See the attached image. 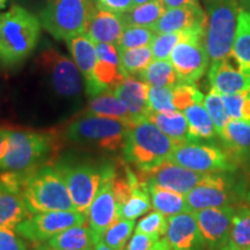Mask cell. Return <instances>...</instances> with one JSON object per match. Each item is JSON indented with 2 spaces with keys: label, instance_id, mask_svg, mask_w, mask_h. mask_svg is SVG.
<instances>
[{
  "label": "cell",
  "instance_id": "12",
  "mask_svg": "<svg viewBox=\"0 0 250 250\" xmlns=\"http://www.w3.org/2000/svg\"><path fill=\"white\" fill-rule=\"evenodd\" d=\"M87 220V215L76 210L41 212L30 214L14 230L28 241L41 245L67 228L85 225Z\"/></svg>",
  "mask_w": 250,
  "mask_h": 250
},
{
  "label": "cell",
  "instance_id": "24",
  "mask_svg": "<svg viewBox=\"0 0 250 250\" xmlns=\"http://www.w3.org/2000/svg\"><path fill=\"white\" fill-rule=\"evenodd\" d=\"M100 237L87 225H77L58 233L57 235L46 241L51 248L65 250H85L95 247L100 241Z\"/></svg>",
  "mask_w": 250,
  "mask_h": 250
},
{
  "label": "cell",
  "instance_id": "11",
  "mask_svg": "<svg viewBox=\"0 0 250 250\" xmlns=\"http://www.w3.org/2000/svg\"><path fill=\"white\" fill-rule=\"evenodd\" d=\"M169 161L199 173H228L236 169L235 162L213 144H181L171 153Z\"/></svg>",
  "mask_w": 250,
  "mask_h": 250
},
{
  "label": "cell",
  "instance_id": "28",
  "mask_svg": "<svg viewBox=\"0 0 250 250\" xmlns=\"http://www.w3.org/2000/svg\"><path fill=\"white\" fill-rule=\"evenodd\" d=\"M148 120L165 134L174 140L177 145L189 142L188 137V120L183 111L173 110L167 112H151Z\"/></svg>",
  "mask_w": 250,
  "mask_h": 250
},
{
  "label": "cell",
  "instance_id": "52",
  "mask_svg": "<svg viewBox=\"0 0 250 250\" xmlns=\"http://www.w3.org/2000/svg\"><path fill=\"white\" fill-rule=\"evenodd\" d=\"M94 250H116V249L110 248V247L105 245L102 240H100V241L95 245V247H94Z\"/></svg>",
  "mask_w": 250,
  "mask_h": 250
},
{
  "label": "cell",
  "instance_id": "53",
  "mask_svg": "<svg viewBox=\"0 0 250 250\" xmlns=\"http://www.w3.org/2000/svg\"><path fill=\"white\" fill-rule=\"evenodd\" d=\"M241 164H242L243 167H245L247 173L250 174V152L248 153V154H247L246 158L243 159V161L241 162Z\"/></svg>",
  "mask_w": 250,
  "mask_h": 250
},
{
  "label": "cell",
  "instance_id": "18",
  "mask_svg": "<svg viewBox=\"0 0 250 250\" xmlns=\"http://www.w3.org/2000/svg\"><path fill=\"white\" fill-rule=\"evenodd\" d=\"M230 56L223 61L212 62L208 70L211 87L220 94L250 92V76L243 73L237 65L230 64Z\"/></svg>",
  "mask_w": 250,
  "mask_h": 250
},
{
  "label": "cell",
  "instance_id": "22",
  "mask_svg": "<svg viewBox=\"0 0 250 250\" xmlns=\"http://www.w3.org/2000/svg\"><path fill=\"white\" fill-rule=\"evenodd\" d=\"M65 42L70 50L73 62H76L77 67L79 68L85 79L86 94L89 98L94 88V68L98 62L95 43L87 34H79Z\"/></svg>",
  "mask_w": 250,
  "mask_h": 250
},
{
  "label": "cell",
  "instance_id": "55",
  "mask_svg": "<svg viewBox=\"0 0 250 250\" xmlns=\"http://www.w3.org/2000/svg\"><path fill=\"white\" fill-rule=\"evenodd\" d=\"M151 1V0H133V6H138V5H142V4H145V2H148ZM132 6V7H133Z\"/></svg>",
  "mask_w": 250,
  "mask_h": 250
},
{
  "label": "cell",
  "instance_id": "46",
  "mask_svg": "<svg viewBox=\"0 0 250 250\" xmlns=\"http://www.w3.org/2000/svg\"><path fill=\"white\" fill-rule=\"evenodd\" d=\"M98 7L114 13H126L133 6V0H94Z\"/></svg>",
  "mask_w": 250,
  "mask_h": 250
},
{
  "label": "cell",
  "instance_id": "29",
  "mask_svg": "<svg viewBox=\"0 0 250 250\" xmlns=\"http://www.w3.org/2000/svg\"><path fill=\"white\" fill-rule=\"evenodd\" d=\"M232 57L243 73L250 76V12L241 9L237 17Z\"/></svg>",
  "mask_w": 250,
  "mask_h": 250
},
{
  "label": "cell",
  "instance_id": "63",
  "mask_svg": "<svg viewBox=\"0 0 250 250\" xmlns=\"http://www.w3.org/2000/svg\"><path fill=\"white\" fill-rule=\"evenodd\" d=\"M248 250H250V249H248Z\"/></svg>",
  "mask_w": 250,
  "mask_h": 250
},
{
  "label": "cell",
  "instance_id": "6",
  "mask_svg": "<svg viewBox=\"0 0 250 250\" xmlns=\"http://www.w3.org/2000/svg\"><path fill=\"white\" fill-rule=\"evenodd\" d=\"M131 125L111 117L81 115L71 122L65 130V137L70 143L99 148L100 151L117 152L123 148L125 137Z\"/></svg>",
  "mask_w": 250,
  "mask_h": 250
},
{
  "label": "cell",
  "instance_id": "51",
  "mask_svg": "<svg viewBox=\"0 0 250 250\" xmlns=\"http://www.w3.org/2000/svg\"><path fill=\"white\" fill-rule=\"evenodd\" d=\"M151 250H171V247L169 245V242H168L167 237L164 236L155 242V245L153 246V248Z\"/></svg>",
  "mask_w": 250,
  "mask_h": 250
},
{
  "label": "cell",
  "instance_id": "13",
  "mask_svg": "<svg viewBox=\"0 0 250 250\" xmlns=\"http://www.w3.org/2000/svg\"><path fill=\"white\" fill-rule=\"evenodd\" d=\"M211 173H199L169 160L147 171H138L140 181L147 186H158L187 195L190 190L203 182Z\"/></svg>",
  "mask_w": 250,
  "mask_h": 250
},
{
  "label": "cell",
  "instance_id": "41",
  "mask_svg": "<svg viewBox=\"0 0 250 250\" xmlns=\"http://www.w3.org/2000/svg\"><path fill=\"white\" fill-rule=\"evenodd\" d=\"M168 228V219L161 212L154 210L151 213L145 215L142 220L137 224L136 232L147 234V235L161 239L166 236Z\"/></svg>",
  "mask_w": 250,
  "mask_h": 250
},
{
  "label": "cell",
  "instance_id": "62",
  "mask_svg": "<svg viewBox=\"0 0 250 250\" xmlns=\"http://www.w3.org/2000/svg\"><path fill=\"white\" fill-rule=\"evenodd\" d=\"M249 6H250V5H249ZM249 6H248V7H249ZM248 7H247V8H248Z\"/></svg>",
  "mask_w": 250,
  "mask_h": 250
},
{
  "label": "cell",
  "instance_id": "21",
  "mask_svg": "<svg viewBox=\"0 0 250 250\" xmlns=\"http://www.w3.org/2000/svg\"><path fill=\"white\" fill-rule=\"evenodd\" d=\"M125 21L123 15L105 11L94 6L89 17L86 33L94 43H114L117 44L123 34Z\"/></svg>",
  "mask_w": 250,
  "mask_h": 250
},
{
  "label": "cell",
  "instance_id": "3",
  "mask_svg": "<svg viewBox=\"0 0 250 250\" xmlns=\"http://www.w3.org/2000/svg\"><path fill=\"white\" fill-rule=\"evenodd\" d=\"M31 214L74 210L62 170L58 165H44L27 177L21 191Z\"/></svg>",
  "mask_w": 250,
  "mask_h": 250
},
{
  "label": "cell",
  "instance_id": "43",
  "mask_svg": "<svg viewBox=\"0 0 250 250\" xmlns=\"http://www.w3.org/2000/svg\"><path fill=\"white\" fill-rule=\"evenodd\" d=\"M0 250H28V245L14 229L0 228Z\"/></svg>",
  "mask_w": 250,
  "mask_h": 250
},
{
  "label": "cell",
  "instance_id": "17",
  "mask_svg": "<svg viewBox=\"0 0 250 250\" xmlns=\"http://www.w3.org/2000/svg\"><path fill=\"white\" fill-rule=\"evenodd\" d=\"M171 250H205L206 245L195 215L191 212L168 218L166 233Z\"/></svg>",
  "mask_w": 250,
  "mask_h": 250
},
{
  "label": "cell",
  "instance_id": "30",
  "mask_svg": "<svg viewBox=\"0 0 250 250\" xmlns=\"http://www.w3.org/2000/svg\"><path fill=\"white\" fill-rule=\"evenodd\" d=\"M147 187L149 189V195H151L152 208L154 210L161 212L168 218L183 213V212H189L186 195L158 186Z\"/></svg>",
  "mask_w": 250,
  "mask_h": 250
},
{
  "label": "cell",
  "instance_id": "47",
  "mask_svg": "<svg viewBox=\"0 0 250 250\" xmlns=\"http://www.w3.org/2000/svg\"><path fill=\"white\" fill-rule=\"evenodd\" d=\"M158 240L159 239L149 236L147 234L136 232L133 236H131L125 250H151Z\"/></svg>",
  "mask_w": 250,
  "mask_h": 250
},
{
  "label": "cell",
  "instance_id": "54",
  "mask_svg": "<svg viewBox=\"0 0 250 250\" xmlns=\"http://www.w3.org/2000/svg\"><path fill=\"white\" fill-rule=\"evenodd\" d=\"M34 250H65V249H56V248H51V247H49L48 245H43V243H41V245H37L36 248ZM85 250H94L93 248L90 249H85Z\"/></svg>",
  "mask_w": 250,
  "mask_h": 250
},
{
  "label": "cell",
  "instance_id": "34",
  "mask_svg": "<svg viewBox=\"0 0 250 250\" xmlns=\"http://www.w3.org/2000/svg\"><path fill=\"white\" fill-rule=\"evenodd\" d=\"M228 243L237 250L250 249V208L248 206L235 208Z\"/></svg>",
  "mask_w": 250,
  "mask_h": 250
},
{
  "label": "cell",
  "instance_id": "2",
  "mask_svg": "<svg viewBox=\"0 0 250 250\" xmlns=\"http://www.w3.org/2000/svg\"><path fill=\"white\" fill-rule=\"evenodd\" d=\"M42 23L22 6L14 4L0 14V65L13 70L22 65L39 43Z\"/></svg>",
  "mask_w": 250,
  "mask_h": 250
},
{
  "label": "cell",
  "instance_id": "39",
  "mask_svg": "<svg viewBox=\"0 0 250 250\" xmlns=\"http://www.w3.org/2000/svg\"><path fill=\"white\" fill-rule=\"evenodd\" d=\"M204 107L206 108L208 115H210V117L212 118L215 131H217V134L219 136L230 120V118L228 117L226 109H225L223 95L219 92H217L215 89L212 88L210 92H208V95L204 98Z\"/></svg>",
  "mask_w": 250,
  "mask_h": 250
},
{
  "label": "cell",
  "instance_id": "25",
  "mask_svg": "<svg viewBox=\"0 0 250 250\" xmlns=\"http://www.w3.org/2000/svg\"><path fill=\"white\" fill-rule=\"evenodd\" d=\"M83 115L117 118L132 125L129 110L125 107L124 103L115 95L114 90H105L99 95L89 98L88 104Z\"/></svg>",
  "mask_w": 250,
  "mask_h": 250
},
{
  "label": "cell",
  "instance_id": "37",
  "mask_svg": "<svg viewBox=\"0 0 250 250\" xmlns=\"http://www.w3.org/2000/svg\"><path fill=\"white\" fill-rule=\"evenodd\" d=\"M134 226V220L118 219L105 230L101 240L112 249L124 250L132 235Z\"/></svg>",
  "mask_w": 250,
  "mask_h": 250
},
{
  "label": "cell",
  "instance_id": "19",
  "mask_svg": "<svg viewBox=\"0 0 250 250\" xmlns=\"http://www.w3.org/2000/svg\"><path fill=\"white\" fill-rule=\"evenodd\" d=\"M149 86L140 79L127 77L114 89L115 95L129 110L131 124L147 120L151 110L148 108Z\"/></svg>",
  "mask_w": 250,
  "mask_h": 250
},
{
  "label": "cell",
  "instance_id": "27",
  "mask_svg": "<svg viewBox=\"0 0 250 250\" xmlns=\"http://www.w3.org/2000/svg\"><path fill=\"white\" fill-rule=\"evenodd\" d=\"M188 120V137L189 142L198 143L201 140L213 139L217 134L212 118L203 103H195L183 111Z\"/></svg>",
  "mask_w": 250,
  "mask_h": 250
},
{
  "label": "cell",
  "instance_id": "45",
  "mask_svg": "<svg viewBox=\"0 0 250 250\" xmlns=\"http://www.w3.org/2000/svg\"><path fill=\"white\" fill-rule=\"evenodd\" d=\"M96 55L100 61H105L121 65L120 51L114 43H96Z\"/></svg>",
  "mask_w": 250,
  "mask_h": 250
},
{
  "label": "cell",
  "instance_id": "9",
  "mask_svg": "<svg viewBox=\"0 0 250 250\" xmlns=\"http://www.w3.org/2000/svg\"><path fill=\"white\" fill-rule=\"evenodd\" d=\"M205 34L206 27L188 29L186 39L171 51L169 61L180 83H195L204 76L210 59L205 46Z\"/></svg>",
  "mask_w": 250,
  "mask_h": 250
},
{
  "label": "cell",
  "instance_id": "31",
  "mask_svg": "<svg viewBox=\"0 0 250 250\" xmlns=\"http://www.w3.org/2000/svg\"><path fill=\"white\" fill-rule=\"evenodd\" d=\"M151 195L147 184L140 181L125 201L118 205V219L136 220L151 210Z\"/></svg>",
  "mask_w": 250,
  "mask_h": 250
},
{
  "label": "cell",
  "instance_id": "1",
  "mask_svg": "<svg viewBox=\"0 0 250 250\" xmlns=\"http://www.w3.org/2000/svg\"><path fill=\"white\" fill-rule=\"evenodd\" d=\"M34 70L52 102L62 104L70 111L80 107L83 85L76 62L57 49L45 46L36 56Z\"/></svg>",
  "mask_w": 250,
  "mask_h": 250
},
{
  "label": "cell",
  "instance_id": "14",
  "mask_svg": "<svg viewBox=\"0 0 250 250\" xmlns=\"http://www.w3.org/2000/svg\"><path fill=\"white\" fill-rule=\"evenodd\" d=\"M230 179L224 173H211L186 195L188 211L193 213L204 208L230 205L234 199Z\"/></svg>",
  "mask_w": 250,
  "mask_h": 250
},
{
  "label": "cell",
  "instance_id": "58",
  "mask_svg": "<svg viewBox=\"0 0 250 250\" xmlns=\"http://www.w3.org/2000/svg\"><path fill=\"white\" fill-rule=\"evenodd\" d=\"M6 5V0H0V9H2Z\"/></svg>",
  "mask_w": 250,
  "mask_h": 250
},
{
  "label": "cell",
  "instance_id": "42",
  "mask_svg": "<svg viewBox=\"0 0 250 250\" xmlns=\"http://www.w3.org/2000/svg\"><path fill=\"white\" fill-rule=\"evenodd\" d=\"M148 108L151 112L176 110L173 103V88L170 87H149Z\"/></svg>",
  "mask_w": 250,
  "mask_h": 250
},
{
  "label": "cell",
  "instance_id": "59",
  "mask_svg": "<svg viewBox=\"0 0 250 250\" xmlns=\"http://www.w3.org/2000/svg\"><path fill=\"white\" fill-rule=\"evenodd\" d=\"M248 199L250 201V187H249V191H248Z\"/></svg>",
  "mask_w": 250,
  "mask_h": 250
},
{
  "label": "cell",
  "instance_id": "48",
  "mask_svg": "<svg viewBox=\"0 0 250 250\" xmlns=\"http://www.w3.org/2000/svg\"><path fill=\"white\" fill-rule=\"evenodd\" d=\"M8 133H9V129L0 126V170H1L2 160H4L6 152H7Z\"/></svg>",
  "mask_w": 250,
  "mask_h": 250
},
{
  "label": "cell",
  "instance_id": "35",
  "mask_svg": "<svg viewBox=\"0 0 250 250\" xmlns=\"http://www.w3.org/2000/svg\"><path fill=\"white\" fill-rule=\"evenodd\" d=\"M121 67L126 77L138 76L148 66L153 59L151 45L122 50L120 51Z\"/></svg>",
  "mask_w": 250,
  "mask_h": 250
},
{
  "label": "cell",
  "instance_id": "7",
  "mask_svg": "<svg viewBox=\"0 0 250 250\" xmlns=\"http://www.w3.org/2000/svg\"><path fill=\"white\" fill-rule=\"evenodd\" d=\"M94 0H46L39 19L42 28L58 41L85 34Z\"/></svg>",
  "mask_w": 250,
  "mask_h": 250
},
{
  "label": "cell",
  "instance_id": "33",
  "mask_svg": "<svg viewBox=\"0 0 250 250\" xmlns=\"http://www.w3.org/2000/svg\"><path fill=\"white\" fill-rule=\"evenodd\" d=\"M138 78L149 87H170L173 88L180 83L179 77L170 61H152Z\"/></svg>",
  "mask_w": 250,
  "mask_h": 250
},
{
  "label": "cell",
  "instance_id": "50",
  "mask_svg": "<svg viewBox=\"0 0 250 250\" xmlns=\"http://www.w3.org/2000/svg\"><path fill=\"white\" fill-rule=\"evenodd\" d=\"M241 120L250 124V92L247 93L241 109Z\"/></svg>",
  "mask_w": 250,
  "mask_h": 250
},
{
  "label": "cell",
  "instance_id": "4",
  "mask_svg": "<svg viewBox=\"0 0 250 250\" xmlns=\"http://www.w3.org/2000/svg\"><path fill=\"white\" fill-rule=\"evenodd\" d=\"M176 146L179 145L147 118L131 125L122 151L127 164L133 165L138 171H147L169 160Z\"/></svg>",
  "mask_w": 250,
  "mask_h": 250
},
{
  "label": "cell",
  "instance_id": "49",
  "mask_svg": "<svg viewBox=\"0 0 250 250\" xmlns=\"http://www.w3.org/2000/svg\"><path fill=\"white\" fill-rule=\"evenodd\" d=\"M166 6V8H176L182 7V6H189V5H199L198 0H162Z\"/></svg>",
  "mask_w": 250,
  "mask_h": 250
},
{
  "label": "cell",
  "instance_id": "15",
  "mask_svg": "<svg viewBox=\"0 0 250 250\" xmlns=\"http://www.w3.org/2000/svg\"><path fill=\"white\" fill-rule=\"evenodd\" d=\"M115 169L116 166L107 164L104 180L90 205L87 215L90 228L100 239H102L105 230L118 220V205L112 181Z\"/></svg>",
  "mask_w": 250,
  "mask_h": 250
},
{
  "label": "cell",
  "instance_id": "40",
  "mask_svg": "<svg viewBox=\"0 0 250 250\" xmlns=\"http://www.w3.org/2000/svg\"><path fill=\"white\" fill-rule=\"evenodd\" d=\"M203 100L204 95L195 83H177L173 87V103L176 110L184 111L195 103H202Z\"/></svg>",
  "mask_w": 250,
  "mask_h": 250
},
{
  "label": "cell",
  "instance_id": "10",
  "mask_svg": "<svg viewBox=\"0 0 250 250\" xmlns=\"http://www.w3.org/2000/svg\"><path fill=\"white\" fill-rule=\"evenodd\" d=\"M66 181L74 210L88 215L90 205L104 180L107 165L95 166L88 162L59 164Z\"/></svg>",
  "mask_w": 250,
  "mask_h": 250
},
{
  "label": "cell",
  "instance_id": "8",
  "mask_svg": "<svg viewBox=\"0 0 250 250\" xmlns=\"http://www.w3.org/2000/svg\"><path fill=\"white\" fill-rule=\"evenodd\" d=\"M208 5V27L205 46L212 62L223 61L232 55L240 0H205Z\"/></svg>",
  "mask_w": 250,
  "mask_h": 250
},
{
  "label": "cell",
  "instance_id": "38",
  "mask_svg": "<svg viewBox=\"0 0 250 250\" xmlns=\"http://www.w3.org/2000/svg\"><path fill=\"white\" fill-rule=\"evenodd\" d=\"M187 30L156 34L154 40L151 43L153 59L154 61H167V59H169L173 49L179 44L181 41L186 39Z\"/></svg>",
  "mask_w": 250,
  "mask_h": 250
},
{
  "label": "cell",
  "instance_id": "57",
  "mask_svg": "<svg viewBox=\"0 0 250 250\" xmlns=\"http://www.w3.org/2000/svg\"><path fill=\"white\" fill-rule=\"evenodd\" d=\"M240 2H241V4H243V6H245V7H248V6L250 5V0H240Z\"/></svg>",
  "mask_w": 250,
  "mask_h": 250
},
{
  "label": "cell",
  "instance_id": "36",
  "mask_svg": "<svg viewBox=\"0 0 250 250\" xmlns=\"http://www.w3.org/2000/svg\"><path fill=\"white\" fill-rule=\"evenodd\" d=\"M156 33L152 28L143 26H125L123 34L117 43L118 51L127 49L148 46L154 40Z\"/></svg>",
  "mask_w": 250,
  "mask_h": 250
},
{
  "label": "cell",
  "instance_id": "61",
  "mask_svg": "<svg viewBox=\"0 0 250 250\" xmlns=\"http://www.w3.org/2000/svg\"><path fill=\"white\" fill-rule=\"evenodd\" d=\"M248 8H249V9H250V6H249V7H248Z\"/></svg>",
  "mask_w": 250,
  "mask_h": 250
},
{
  "label": "cell",
  "instance_id": "5",
  "mask_svg": "<svg viewBox=\"0 0 250 250\" xmlns=\"http://www.w3.org/2000/svg\"><path fill=\"white\" fill-rule=\"evenodd\" d=\"M57 138L52 132L34 130H9L8 147L1 171L29 176L52 153L57 151Z\"/></svg>",
  "mask_w": 250,
  "mask_h": 250
},
{
  "label": "cell",
  "instance_id": "56",
  "mask_svg": "<svg viewBox=\"0 0 250 250\" xmlns=\"http://www.w3.org/2000/svg\"><path fill=\"white\" fill-rule=\"evenodd\" d=\"M220 250H237V249L234 248V247L230 245V243H227V245H225Z\"/></svg>",
  "mask_w": 250,
  "mask_h": 250
},
{
  "label": "cell",
  "instance_id": "20",
  "mask_svg": "<svg viewBox=\"0 0 250 250\" xmlns=\"http://www.w3.org/2000/svg\"><path fill=\"white\" fill-rule=\"evenodd\" d=\"M196 27H208V15L203 11L201 5L167 9L152 29L156 34H166Z\"/></svg>",
  "mask_w": 250,
  "mask_h": 250
},
{
  "label": "cell",
  "instance_id": "16",
  "mask_svg": "<svg viewBox=\"0 0 250 250\" xmlns=\"http://www.w3.org/2000/svg\"><path fill=\"white\" fill-rule=\"evenodd\" d=\"M235 208L232 205L208 208L193 212L208 250H220L228 243Z\"/></svg>",
  "mask_w": 250,
  "mask_h": 250
},
{
  "label": "cell",
  "instance_id": "32",
  "mask_svg": "<svg viewBox=\"0 0 250 250\" xmlns=\"http://www.w3.org/2000/svg\"><path fill=\"white\" fill-rule=\"evenodd\" d=\"M167 11L162 0H151L145 4L133 6L126 13H123V19L126 26H143L153 28Z\"/></svg>",
  "mask_w": 250,
  "mask_h": 250
},
{
  "label": "cell",
  "instance_id": "44",
  "mask_svg": "<svg viewBox=\"0 0 250 250\" xmlns=\"http://www.w3.org/2000/svg\"><path fill=\"white\" fill-rule=\"evenodd\" d=\"M247 93L221 94L223 95L225 109L230 120H241V109Z\"/></svg>",
  "mask_w": 250,
  "mask_h": 250
},
{
  "label": "cell",
  "instance_id": "60",
  "mask_svg": "<svg viewBox=\"0 0 250 250\" xmlns=\"http://www.w3.org/2000/svg\"><path fill=\"white\" fill-rule=\"evenodd\" d=\"M0 108H1V100H0Z\"/></svg>",
  "mask_w": 250,
  "mask_h": 250
},
{
  "label": "cell",
  "instance_id": "26",
  "mask_svg": "<svg viewBox=\"0 0 250 250\" xmlns=\"http://www.w3.org/2000/svg\"><path fill=\"white\" fill-rule=\"evenodd\" d=\"M30 214L22 196L0 186V228L15 229Z\"/></svg>",
  "mask_w": 250,
  "mask_h": 250
},
{
  "label": "cell",
  "instance_id": "23",
  "mask_svg": "<svg viewBox=\"0 0 250 250\" xmlns=\"http://www.w3.org/2000/svg\"><path fill=\"white\" fill-rule=\"evenodd\" d=\"M219 138L230 160L242 162L250 152V124L242 120H229Z\"/></svg>",
  "mask_w": 250,
  "mask_h": 250
}]
</instances>
